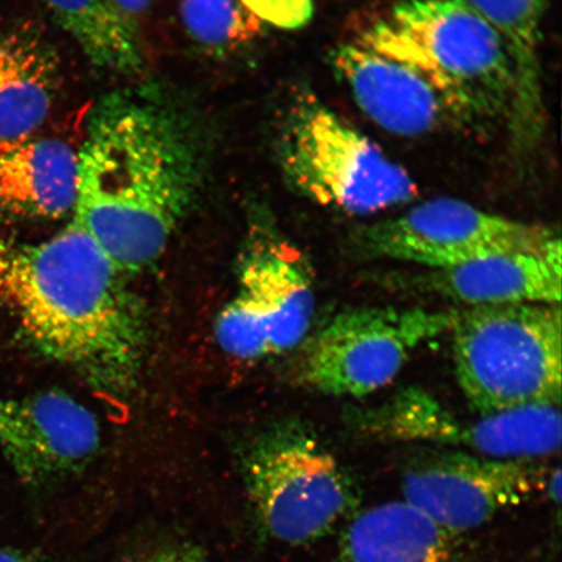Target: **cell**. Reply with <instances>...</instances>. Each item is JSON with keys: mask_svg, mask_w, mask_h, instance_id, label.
Wrapping results in <instances>:
<instances>
[{"mask_svg": "<svg viewBox=\"0 0 562 562\" xmlns=\"http://www.w3.org/2000/svg\"><path fill=\"white\" fill-rule=\"evenodd\" d=\"M199 147L167 105L111 93L77 151L74 221L125 276L156 263L202 188Z\"/></svg>", "mask_w": 562, "mask_h": 562, "instance_id": "1", "label": "cell"}, {"mask_svg": "<svg viewBox=\"0 0 562 562\" xmlns=\"http://www.w3.org/2000/svg\"><path fill=\"white\" fill-rule=\"evenodd\" d=\"M125 277L75 221L41 243L0 234V308L35 350L108 393L135 384L146 344Z\"/></svg>", "mask_w": 562, "mask_h": 562, "instance_id": "2", "label": "cell"}, {"mask_svg": "<svg viewBox=\"0 0 562 562\" xmlns=\"http://www.w3.org/2000/svg\"><path fill=\"white\" fill-rule=\"evenodd\" d=\"M358 44L424 74L457 124L508 121L515 95L508 48L465 0H400Z\"/></svg>", "mask_w": 562, "mask_h": 562, "instance_id": "3", "label": "cell"}, {"mask_svg": "<svg viewBox=\"0 0 562 562\" xmlns=\"http://www.w3.org/2000/svg\"><path fill=\"white\" fill-rule=\"evenodd\" d=\"M457 381L480 416L533 405H560V305L504 304L457 312Z\"/></svg>", "mask_w": 562, "mask_h": 562, "instance_id": "4", "label": "cell"}, {"mask_svg": "<svg viewBox=\"0 0 562 562\" xmlns=\"http://www.w3.org/2000/svg\"><path fill=\"white\" fill-rule=\"evenodd\" d=\"M279 159L293 191L351 215L381 213L418 194L402 166L311 91L288 109Z\"/></svg>", "mask_w": 562, "mask_h": 562, "instance_id": "5", "label": "cell"}, {"mask_svg": "<svg viewBox=\"0 0 562 562\" xmlns=\"http://www.w3.org/2000/svg\"><path fill=\"white\" fill-rule=\"evenodd\" d=\"M241 473L257 521L279 543H314L355 507L353 481L301 420L257 434L243 449Z\"/></svg>", "mask_w": 562, "mask_h": 562, "instance_id": "6", "label": "cell"}, {"mask_svg": "<svg viewBox=\"0 0 562 562\" xmlns=\"http://www.w3.org/2000/svg\"><path fill=\"white\" fill-rule=\"evenodd\" d=\"M315 314L313 278L301 252L269 217L251 224L238 290L216 321L221 348L238 360L279 355L304 340Z\"/></svg>", "mask_w": 562, "mask_h": 562, "instance_id": "7", "label": "cell"}, {"mask_svg": "<svg viewBox=\"0 0 562 562\" xmlns=\"http://www.w3.org/2000/svg\"><path fill=\"white\" fill-rule=\"evenodd\" d=\"M457 312L369 306L334 316L308 344L302 383L331 396H368L390 384L427 341L451 331Z\"/></svg>", "mask_w": 562, "mask_h": 562, "instance_id": "8", "label": "cell"}, {"mask_svg": "<svg viewBox=\"0 0 562 562\" xmlns=\"http://www.w3.org/2000/svg\"><path fill=\"white\" fill-rule=\"evenodd\" d=\"M350 419L351 426L368 438L424 441L498 460L542 459L561 447L559 405H533L463 419L417 386L353 412Z\"/></svg>", "mask_w": 562, "mask_h": 562, "instance_id": "9", "label": "cell"}, {"mask_svg": "<svg viewBox=\"0 0 562 562\" xmlns=\"http://www.w3.org/2000/svg\"><path fill=\"white\" fill-rule=\"evenodd\" d=\"M559 237L550 227L510 221L460 200L438 199L364 227L356 237V249L364 257L442 270L540 249Z\"/></svg>", "mask_w": 562, "mask_h": 562, "instance_id": "10", "label": "cell"}, {"mask_svg": "<svg viewBox=\"0 0 562 562\" xmlns=\"http://www.w3.org/2000/svg\"><path fill=\"white\" fill-rule=\"evenodd\" d=\"M531 461L491 459L465 451L422 457L405 470L404 501L452 536L477 529L540 490Z\"/></svg>", "mask_w": 562, "mask_h": 562, "instance_id": "11", "label": "cell"}, {"mask_svg": "<svg viewBox=\"0 0 562 562\" xmlns=\"http://www.w3.org/2000/svg\"><path fill=\"white\" fill-rule=\"evenodd\" d=\"M100 447L95 414L65 391L0 397V449L24 483L38 486L79 474Z\"/></svg>", "mask_w": 562, "mask_h": 562, "instance_id": "12", "label": "cell"}, {"mask_svg": "<svg viewBox=\"0 0 562 562\" xmlns=\"http://www.w3.org/2000/svg\"><path fill=\"white\" fill-rule=\"evenodd\" d=\"M331 65L358 108L393 135L420 136L440 125L457 124L445 95L405 63L356 42L336 47Z\"/></svg>", "mask_w": 562, "mask_h": 562, "instance_id": "13", "label": "cell"}, {"mask_svg": "<svg viewBox=\"0 0 562 562\" xmlns=\"http://www.w3.org/2000/svg\"><path fill=\"white\" fill-rule=\"evenodd\" d=\"M561 240L543 248L509 252L477 261L393 278L419 292L465 302L470 306L504 304L560 305L562 292Z\"/></svg>", "mask_w": 562, "mask_h": 562, "instance_id": "14", "label": "cell"}, {"mask_svg": "<svg viewBox=\"0 0 562 562\" xmlns=\"http://www.w3.org/2000/svg\"><path fill=\"white\" fill-rule=\"evenodd\" d=\"M76 200L77 151L65 140H0V213L55 221L74 213Z\"/></svg>", "mask_w": 562, "mask_h": 562, "instance_id": "15", "label": "cell"}, {"mask_svg": "<svg viewBox=\"0 0 562 562\" xmlns=\"http://www.w3.org/2000/svg\"><path fill=\"white\" fill-rule=\"evenodd\" d=\"M495 27L505 42L515 72V95L508 119L513 143L531 151L544 131L542 20L544 0H465Z\"/></svg>", "mask_w": 562, "mask_h": 562, "instance_id": "16", "label": "cell"}, {"mask_svg": "<svg viewBox=\"0 0 562 562\" xmlns=\"http://www.w3.org/2000/svg\"><path fill=\"white\" fill-rule=\"evenodd\" d=\"M60 87L58 55L31 30L0 32V140L33 136Z\"/></svg>", "mask_w": 562, "mask_h": 562, "instance_id": "17", "label": "cell"}, {"mask_svg": "<svg viewBox=\"0 0 562 562\" xmlns=\"http://www.w3.org/2000/svg\"><path fill=\"white\" fill-rule=\"evenodd\" d=\"M452 533L409 503L358 513L340 540V562H457Z\"/></svg>", "mask_w": 562, "mask_h": 562, "instance_id": "18", "label": "cell"}, {"mask_svg": "<svg viewBox=\"0 0 562 562\" xmlns=\"http://www.w3.org/2000/svg\"><path fill=\"white\" fill-rule=\"evenodd\" d=\"M41 2L95 67L122 75L136 74L143 67L135 24L115 0Z\"/></svg>", "mask_w": 562, "mask_h": 562, "instance_id": "19", "label": "cell"}, {"mask_svg": "<svg viewBox=\"0 0 562 562\" xmlns=\"http://www.w3.org/2000/svg\"><path fill=\"white\" fill-rule=\"evenodd\" d=\"M180 16L194 41L216 50L240 46L261 30L240 0H181Z\"/></svg>", "mask_w": 562, "mask_h": 562, "instance_id": "20", "label": "cell"}, {"mask_svg": "<svg viewBox=\"0 0 562 562\" xmlns=\"http://www.w3.org/2000/svg\"><path fill=\"white\" fill-rule=\"evenodd\" d=\"M246 10L261 23L294 31L312 20L313 0H240Z\"/></svg>", "mask_w": 562, "mask_h": 562, "instance_id": "21", "label": "cell"}, {"mask_svg": "<svg viewBox=\"0 0 562 562\" xmlns=\"http://www.w3.org/2000/svg\"><path fill=\"white\" fill-rule=\"evenodd\" d=\"M0 562H47L41 554L0 548Z\"/></svg>", "mask_w": 562, "mask_h": 562, "instance_id": "22", "label": "cell"}, {"mask_svg": "<svg viewBox=\"0 0 562 562\" xmlns=\"http://www.w3.org/2000/svg\"><path fill=\"white\" fill-rule=\"evenodd\" d=\"M153 2L154 0H115L119 9L130 18L138 15V13L149 9Z\"/></svg>", "mask_w": 562, "mask_h": 562, "instance_id": "23", "label": "cell"}, {"mask_svg": "<svg viewBox=\"0 0 562 562\" xmlns=\"http://www.w3.org/2000/svg\"><path fill=\"white\" fill-rule=\"evenodd\" d=\"M171 562H205V560L199 552L186 550L171 553Z\"/></svg>", "mask_w": 562, "mask_h": 562, "instance_id": "24", "label": "cell"}, {"mask_svg": "<svg viewBox=\"0 0 562 562\" xmlns=\"http://www.w3.org/2000/svg\"><path fill=\"white\" fill-rule=\"evenodd\" d=\"M551 494L554 502L560 503L561 498V472L560 469L552 474L551 477Z\"/></svg>", "mask_w": 562, "mask_h": 562, "instance_id": "25", "label": "cell"}, {"mask_svg": "<svg viewBox=\"0 0 562 562\" xmlns=\"http://www.w3.org/2000/svg\"><path fill=\"white\" fill-rule=\"evenodd\" d=\"M144 562H171V553L159 554V557L151 558Z\"/></svg>", "mask_w": 562, "mask_h": 562, "instance_id": "26", "label": "cell"}]
</instances>
